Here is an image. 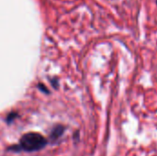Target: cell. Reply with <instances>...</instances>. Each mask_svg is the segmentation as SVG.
<instances>
[{"instance_id": "1", "label": "cell", "mask_w": 157, "mask_h": 156, "mask_svg": "<svg viewBox=\"0 0 157 156\" xmlns=\"http://www.w3.org/2000/svg\"><path fill=\"white\" fill-rule=\"evenodd\" d=\"M47 144V140L40 133L29 132L24 134L19 141V144L14 147H10L9 150L13 151H26L35 152L44 148Z\"/></svg>"}, {"instance_id": "2", "label": "cell", "mask_w": 157, "mask_h": 156, "mask_svg": "<svg viewBox=\"0 0 157 156\" xmlns=\"http://www.w3.org/2000/svg\"><path fill=\"white\" fill-rule=\"evenodd\" d=\"M63 131H64V128L63 126H57L55 127L52 131V133H51V138L52 140H57L59 137H61L63 133Z\"/></svg>"}, {"instance_id": "3", "label": "cell", "mask_w": 157, "mask_h": 156, "mask_svg": "<svg viewBox=\"0 0 157 156\" xmlns=\"http://www.w3.org/2000/svg\"><path fill=\"white\" fill-rule=\"evenodd\" d=\"M16 117V113H10L7 117H6V121L7 122H10L11 120H13Z\"/></svg>"}, {"instance_id": "4", "label": "cell", "mask_w": 157, "mask_h": 156, "mask_svg": "<svg viewBox=\"0 0 157 156\" xmlns=\"http://www.w3.org/2000/svg\"><path fill=\"white\" fill-rule=\"evenodd\" d=\"M39 87H41V89H40L41 91H43V92H46V93H48V90H47V88H46L45 86H43L42 85H40H40H39Z\"/></svg>"}, {"instance_id": "5", "label": "cell", "mask_w": 157, "mask_h": 156, "mask_svg": "<svg viewBox=\"0 0 157 156\" xmlns=\"http://www.w3.org/2000/svg\"><path fill=\"white\" fill-rule=\"evenodd\" d=\"M156 4H157V0H156Z\"/></svg>"}]
</instances>
